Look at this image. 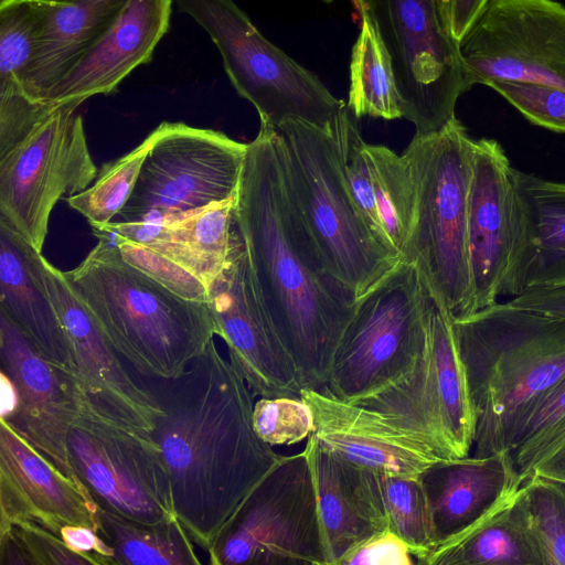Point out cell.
<instances>
[{"mask_svg":"<svg viewBox=\"0 0 565 565\" xmlns=\"http://www.w3.org/2000/svg\"><path fill=\"white\" fill-rule=\"evenodd\" d=\"M216 45L236 92L256 108L260 124L301 119L327 127L345 103L318 76L268 41L234 0H173Z\"/></svg>","mask_w":565,"mask_h":565,"instance_id":"ba28073f","label":"cell"},{"mask_svg":"<svg viewBox=\"0 0 565 565\" xmlns=\"http://www.w3.org/2000/svg\"><path fill=\"white\" fill-rule=\"evenodd\" d=\"M56 106L30 99L13 79H0V156L20 142Z\"/></svg>","mask_w":565,"mask_h":565,"instance_id":"7bdbcfd3","label":"cell"},{"mask_svg":"<svg viewBox=\"0 0 565 565\" xmlns=\"http://www.w3.org/2000/svg\"><path fill=\"white\" fill-rule=\"evenodd\" d=\"M1 420L76 479L67 454L70 430L81 409L72 374L43 356L0 310Z\"/></svg>","mask_w":565,"mask_h":565,"instance_id":"ac0fdd59","label":"cell"},{"mask_svg":"<svg viewBox=\"0 0 565 565\" xmlns=\"http://www.w3.org/2000/svg\"><path fill=\"white\" fill-rule=\"evenodd\" d=\"M67 454L76 480L96 505L145 522L177 518L169 473L151 434L110 420L81 396Z\"/></svg>","mask_w":565,"mask_h":565,"instance_id":"4fadbf2b","label":"cell"},{"mask_svg":"<svg viewBox=\"0 0 565 565\" xmlns=\"http://www.w3.org/2000/svg\"><path fill=\"white\" fill-rule=\"evenodd\" d=\"M516 169L493 139H473L468 253L477 311L516 295L526 248V215Z\"/></svg>","mask_w":565,"mask_h":565,"instance_id":"2e32d148","label":"cell"},{"mask_svg":"<svg viewBox=\"0 0 565 565\" xmlns=\"http://www.w3.org/2000/svg\"><path fill=\"white\" fill-rule=\"evenodd\" d=\"M82 103L57 105L0 156V217L39 252L56 202L87 189L98 173L77 113Z\"/></svg>","mask_w":565,"mask_h":565,"instance_id":"7c38bea8","label":"cell"},{"mask_svg":"<svg viewBox=\"0 0 565 565\" xmlns=\"http://www.w3.org/2000/svg\"><path fill=\"white\" fill-rule=\"evenodd\" d=\"M162 409L152 437L174 511L207 553L243 499L281 458L253 425L254 395L214 339L173 379L142 380Z\"/></svg>","mask_w":565,"mask_h":565,"instance_id":"7a4b0ae2","label":"cell"},{"mask_svg":"<svg viewBox=\"0 0 565 565\" xmlns=\"http://www.w3.org/2000/svg\"><path fill=\"white\" fill-rule=\"evenodd\" d=\"M509 302L565 319V286L530 289Z\"/></svg>","mask_w":565,"mask_h":565,"instance_id":"7dc6e473","label":"cell"},{"mask_svg":"<svg viewBox=\"0 0 565 565\" xmlns=\"http://www.w3.org/2000/svg\"><path fill=\"white\" fill-rule=\"evenodd\" d=\"M153 140L152 130L131 151L117 160L104 163L87 189L65 198L68 206L81 213L93 230L111 222L122 210L132 193Z\"/></svg>","mask_w":565,"mask_h":565,"instance_id":"1f68e13d","label":"cell"},{"mask_svg":"<svg viewBox=\"0 0 565 565\" xmlns=\"http://www.w3.org/2000/svg\"><path fill=\"white\" fill-rule=\"evenodd\" d=\"M305 451L313 477L328 565L376 532L388 530L373 472L320 446L313 433Z\"/></svg>","mask_w":565,"mask_h":565,"instance_id":"603a6c76","label":"cell"},{"mask_svg":"<svg viewBox=\"0 0 565 565\" xmlns=\"http://www.w3.org/2000/svg\"><path fill=\"white\" fill-rule=\"evenodd\" d=\"M419 477L431 521L433 545L471 524L523 482L509 450L438 462Z\"/></svg>","mask_w":565,"mask_h":565,"instance_id":"cb8c5ba5","label":"cell"},{"mask_svg":"<svg viewBox=\"0 0 565 565\" xmlns=\"http://www.w3.org/2000/svg\"><path fill=\"white\" fill-rule=\"evenodd\" d=\"M374 21L393 65L403 118L418 136L443 129L470 89L459 43L447 32L437 0H351Z\"/></svg>","mask_w":565,"mask_h":565,"instance_id":"8fae6325","label":"cell"},{"mask_svg":"<svg viewBox=\"0 0 565 565\" xmlns=\"http://www.w3.org/2000/svg\"><path fill=\"white\" fill-rule=\"evenodd\" d=\"M253 425L258 437L269 446H291L315 431L309 404L299 397H260L254 403Z\"/></svg>","mask_w":565,"mask_h":565,"instance_id":"f35d334b","label":"cell"},{"mask_svg":"<svg viewBox=\"0 0 565 565\" xmlns=\"http://www.w3.org/2000/svg\"><path fill=\"white\" fill-rule=\"evenodd\" d=\"M216 335L254 396L299 397L295 362L279 339L258 296L243 236L233 222L222 271L207 286Z\"/></svg>","mask_w":565,"mask_h":565,"instance_id":"d6986e66","label":"cell"},{"mask_svg":"<svg viewBox=\"0 0 565 565\" xmlns=\"http://www.w3.org/2000/svg\"><path fill=\"white\" fill-rule=\"evenodd\" d=\"M531 122L565 132V90L533 83L494 81L489 85Z\"/></svg>","mask_w":565,"mask_h":565,"instance_id":"60d3db41","label":"cell"},{"mask_svg":"<svg viewBox=\"0 0 565 565\" xmlns=\"http://www.w3.org/2000/svg\"><path fill=\"white\" fill-rule=\"evenodd\" d=\"M95 235L85 259L63 271L71 288L138 376H179L216 335L209 303L172 292L125 262L113 239Z\"/></svg>","mask_w":565,"mask_h":565,"instance_id":"277c9868","label":"cell"},{"mask_svg":"<svg viewBox=\"0 0 565 565\" xmlns=\"http://www.w3.org/2000/svg\"><path fill=\"white\" fill-rule=\"evenodd\" d=\"M473 139L454 117L415 135L403 152L416 183L413 228L401 259L413 263L439 308L458 320L477 312L468 253V195Z\"/></svg>","mask_w":565,"mask_h":565,"instance_id":"5b68a950","label":"cell"},{"mask_svg":"<svg viewBox=\"0 0 565 565\" xmlns=\"http://www.w3.org/2000/svg\"><path fill=\"white\" fill-rule=\"evenodd\" d=\"M234 220L271 323L301 390L323 391L356 295L333 273L290 189L276 127L248 143Z\"/></svg>","mask_w":565,"mask_h":565,"instance_id":"6da1fadb","label":"cell"},{"mask_svg":"<svg viewBox=\"0 0 565 565\" xmlns=\"http://www.w3.org/2000/svg\"><path fill=\"white\" fill-rule=\"evenodd\" d=\"M444 25L460 42L490 0H437Z\"/></svg>","mask_w":565,"mask_h":565,"instance_id":"bcb514c9","label":"cell"},{"mask_svg":"<svg viewBox=\"0 0 565 565\" xmlns=\"http://www.w3.org/2000/svg\"><path fill=\"white\" fill-rule=\"evenodd\" d=\"M0 1H2V0H0Z\"/></svg>","mask_w":565,"mask_h":565,"instance_id":"f907efd6","label":"cell"},{"mask_svg":"<svg viewBox=\"0 0 565 565\" xmlns=\"http://www.w3.org/2000/svg\"><path fill=\"white\" fill-rule=\"evenodd\" d=\"M125 262L136 267L172 292L189 300L207 302L204 282L169 257L134 242L113 236Z\"/></svg>","mask_w":565,"mask_h":565,"instance_id":"ab89813d","label":"cell"},{"mask_svg":"<svg viewBox=\"0 0 565 565\" xmlns=\"http://www.w3.org/2000/svg\"><path fill=\"white\" fill-rule=\"evenodd\" d=\"M523 480L536 476L565 484V417L537 438L511 450Z\"/></svg>","mask_w":565,"mask_h":565,"instance_id":"b9f144b4","label":"cell"},{"mask_svg":"<svg viewBox=\"0 0 565 565\" xmlns=\"http://www.w3.org/2000/svg\"><path fill=\"white\" fill-rule=\"evenodd\" d=\"M433 301L416 266L401 259L358 298L322 393L355 403L409 372L425 344Z\"/></svg>","mask_w":565,"mask_h":565,"instance_id":"52a82bcc","label":"cell"},{"mask_svg":"<svg viewBox=\"0 0 565 565\" xmlns=\"http://www.w3.org/2000/svg\"><path fill=\"white\" fill-rule=\"evenodd\" d=\"M119 222L170 224L237 194L248 143L183 122H161Z\"/></svg>","mask_w":565,"mask_h":565,"instance_id":"30bf717a","label":"cell"},{"mask_svg":"<svg viewBox=\"0 0 565 565\" xmlns=\"http://www.w3.org/2000/svg\"><path fill=\"white\" fill-rule=\"evenodd\" d=\"M24 249L29 265L44 286L65 332L70 371L82 398L110 420L152 434L162 415L153 393L128 371L126 362L75 295L64 273L28 241Z\"/></svg>","mask_w":565,"mask_h":565,"instance_id":"e0dca14e","label":"cell"},{"mask_svg":"<svg viewBox=\"0 0 565 565\" xmlns=\"http://www.w3.org/2000/svg\"><path fill=\"white\" fill-rule=\"evenodd\" d=\"M213 565H328L313 477L305 449L282 456L216 534Z\"/></svg>","mask_w":565,"mask_h":565,"instance_id":"9c48e42d","label":"cell"},{"mask_svg":"<svg viewBox=\"0 0 565 565\" xmlns=\"http://www.w3.org/2000/svg\"><path fill=\"white\" fill-rule=\"evenodd\" d=\"M520 487L461 531L431 545L418 564L542 565L519 505Z\"/></svg>","mask_w":565,"mask_h":565,"instance_id":"4316f807","label":"cell"},{"mask_svg":"<svg viewBox=\"0 0 565 565\" xmlns=\"http://www.w3.org/2000/svg\"><path fill=\"white\" fill-rule=\"evenodd\" d=\"M353 7L359 15L360 34L351 54L347 105L356 118H402V105L390 53L366 9L361 4Z\"/></svg>","mask_w":565,"mask_h":565,"instance_id":"f546056e","label":"cell"},{"mask_svg":"<svg viewBox=\"0 0 565 565\" xmlns=\"http://www.w3.org/2000/svg\"><path fill=\"white\" fill-rule=\"evenodd\" d=\"M469 87L511 81L565 90V6L490 0L459 42Z\"/></svg>","mask_w":565,"mask_h":565,"instance_id":"9a60e30c","label":"cell"},{"mask_svg":"<svg viewBox=\"0 0 565 565\" xmlns=\"http://www.w3.org/2000/svg\"><path fill=\"white\" fill-rule=\"evenodd\" d=\"M25 239L0 217V310L38 351L70 373V351L54 306L29 265Z\"/></svg>","mask_w":565,"mask_h":565,"instance_id":"484cf974","label":"cell"},{"mask_svg":"<svg viewBox=\"0 0 565 565\" xmlns=\"http://www.w3.org/2000/svg\"><path fill=\"white\" fill-rule=\"evenodd\" d=\"M300 397L312 411L320 446L348 462L380 473L419 476L449 461L425 435L394 416L317 390H301Z\"/></svg>","mask_w":565,"mask_h":565,"instance_id":"ffe728a7","label":"cell"},{"mask_svg":"<svg viewBox=\"0 0 565 565\" xmlns=\"http://www.w3.org/2000/svg\"><path fill=\"white\" fill-rule=\"evenodd\" d=\"M236 196L167 224L172 236L190 250L206 288L227 262Z\"/></svg>","mask_w":565,"mask_h":565,"instance_id":"d6a6232c","label":"cell"},{"mask_svg":"<svg viewBox=\"0 0 565 565\" xmlns=\"http://www.w3.org/2000/svg\"><path fill=\"white\" fill-rule=\"evenodd\" d=\"M276 129L300 212L335 276L360 298L401 257L375 239L356 210L330 122L288 119Z\"/></svg>","mask_w":565,"mask_h":565,"instance_id":"8992f818","label":"cell"},{"mask_svg":"<svg viewBox=\"0 0 565 565\" xmlns=\"http://www.w3.org/2000/svg\"><path fill=\"white\" fill-rule=\"evenodd\" d=\"M44 17V0L0 1V79L21 86Z\"/></svg>","mask_w":565,"mask_h":565,"instance_id":"8d00e7d4","label":"cell"},{"mask_svg":"<svg viewBox=\"0 0 565 565\" xmlns=\"http://www.w3.org/2000/svg\"><path fill=\"white\" fill-rule=\"evenodd\" d=\"M518 501L542 565H565V497L554 483L530 476Z\"/></svg>","mask_w":565,"mask_h":565,"instance_id":"d590c367","label":"cell"},{"mask_svg":"<svg viewBox=\"0 0 565 565\" xmlns=\"http://www.w3.org/2000/svg\"><path fill=\"white\" fill-rule=\"evenodd\" d=\"M380 218L393 250L401 257L416 209V183L408 158L385 146L366 143Z\"/></svg>","mask_w":565,"mask_h":565,"instance_id":"4dcf8cb0","label":"cell"},{"mask_svg":"<svg viewBox=\"0 0 565 565\" xmlns=\"http://www.w3.org/2000/svg\"><path fill=\"white\" fill-rule=\"evenodd\" d=\"M516 175L525 206L526 248L515 296L565 286V183L521 171Z\"/></svg>","mask_w":565,"mask_h":565,"instance_id":"83f0119b","label":"cell"},{"mask_svg":"<svg viewBox=\"0 0 565 565\" xmlns=\"http://www.w3.org/2000/svg\"><path fill=\"white\" fill-rule=\"evenodd\" d=\"M0 510V532L24 522L58 537L66 525L97 530L95 503L81 483L65 476L2 420Z\"/></svg>","mask_w":565,"mask_h":565,"instance_id":"44dd1931","label":"cell"},{"mask_svg":"<svg viewBox=\"0 0 565 565\" xmlns=\"http://www.w3.org/2000/svg\"><path fill=\"white\" fill-rule=\"evenodd\" d=\"M452 326L476 413L473 456L511 451L529 408L565 375V319L507 301Z\"/></svg>","mask_w":565,"mask_h":565,"instance_id":"3957f363","label":"cell"},{"mask_svg":"<svg viewBox=\"0 0 565 565\" xmlns=\"http://www.w3.org/2000/svg\"><path fill=\"white\" fill-rule=\"evenodd\" d=\"M552 483H554L555 487L559 490V492L565 497V484H559V483H555V482H552Z\"/></svg>","mask_w":565,"mask_h":565,"instance_id":"c3c4849f","label":"cell"},{"mask_svg":"<svg viewBox=\"0 0 565 565\" xmlns=\"http://www.w3.org/2000/svg\"><path fill=\"white\" fill-rule=\"evenodd\" d=\"M564 417L565 375L529 408L516 429L512 449L537 438Z\"/></svg>","mask_w":565,"mask_h":565,"instance_id":"f6af8a7d","label":"cell"},{"mask_svg":"<svg viewBox=\"0 0 565 565\" xmlns=\"http://www.w3.org/2000/svg\"><path fill=\"white\" fill-rule=\"evenodd\" d=\"M356 119L345 104L330 121L345 183L372 235L382 246L397 255L388 243L380 218L366 143L362 139Z\"/></svg>","mask_w":565,"mask_h":565,"instance_id":"836d02e7","label":"cell"},{"mask_svg":"<svg viewBox=\"0 0 565 565\" xmlns=\"http://www.w3.org/2000/svg\"><path fill=\"white\" fill-rule=\"evenodd\" d=\"M414 565L412 546L391 530L374 533L359 543L337 565Z\"/></svg>","mask_w":565,"mask_h":565,"instance_id":"ee69618b","label":"cell"},{"mask_svg":"<svg viewBox=\"0 0 565 565\" xmlns=\"http://www.w3.org/2000/svg\"><path fill=\"white\" fill-rule=\"evenodd\" d=\"M321 1H323L326 3H331L333 0H321Z\"/></svg>","mask_w":565,"mask_h":565,"instance_id":"681fc988","label":"cell"},{"mask_svg":"<svg viewBox=\"0 0 565 565\" xmlns=\"http://www.w3.org/2000/svg\"><path fill=\"white\" fill-rule=\"evenodd\" d=\"M128 0H44V17L21 87L46 104L51 89L107 31Z\"/></svg>","mask_w":565,"mask_h":565,"instance_id":"d4e9b609","label":"cell"},{"mask_svg":"<svg viewBox=\"0 0 565 565\" xmlns=\"http://www.w3.org/2000/svg\"><path fill=\"white\" fill-rule=\"evenodd\" d=\"M173 0H128L79 62L51 89L46 104L84 102L109 94L138 66L152 60L169 30Z\"/></svg>","mask_w":565,"mask_h":565,"instance_id":"7402d4cb","label":"cell"},{"mask_svg":"<svg viewBox=\"0 0 565 565\" xmlns=\"http://www.w3.org/2000/svg\"><path fill=\"white\" fill-rule=\"evenodd\" d=\"M95 508L97 532L110 550L114 565L202 564L178 518L145 522Z\"/></svg>","mask_w":565,"mask_h":565,"instance_id":"f1b7e54d","label":"cell"},{"mask_svg":"<svg viewBox=\"0 0 565 565\" xmlns=\"http://www.w3.org/2000/svg\"><path fill=\"white\" fill-rule=\"evenodd\" d=\"M425 435L447 460L470 456L476 413L452 320L434 300L424 348L404 376L355 403Z\"/></svg>","mask_w":565,"mask_h":565,"instance_id":"5bb4252c","label":"cell"},{"mask_svg":"<svg viewBox=\"0 0 565 565\" xmlns=\"http://www.w3.org/2000/svg\"><path fill=\"white\" fill-rule=\"evenodd\" d=\"M372 472L388 530L412 546L418 564L420 557L434 543L431 521L420 477Z\"/></svg>","mask_w":565,"mask_h":565,"instance_id":"e575fe53","label":"cell"},{"mask_svg":"<svg viewBox=\"0 0 565 565\" xmlns=\"http://www.w3.org/2000/svg\"><path fill=\"white\" fill-rule=\"evenodd\" d=\"M1 565H94L61 537L32 523H18L0 532Z\"/></svg>","mask_w":565,"mask_h":565,"instance_id":"74e56055","label":"cell"}]
</instances>
